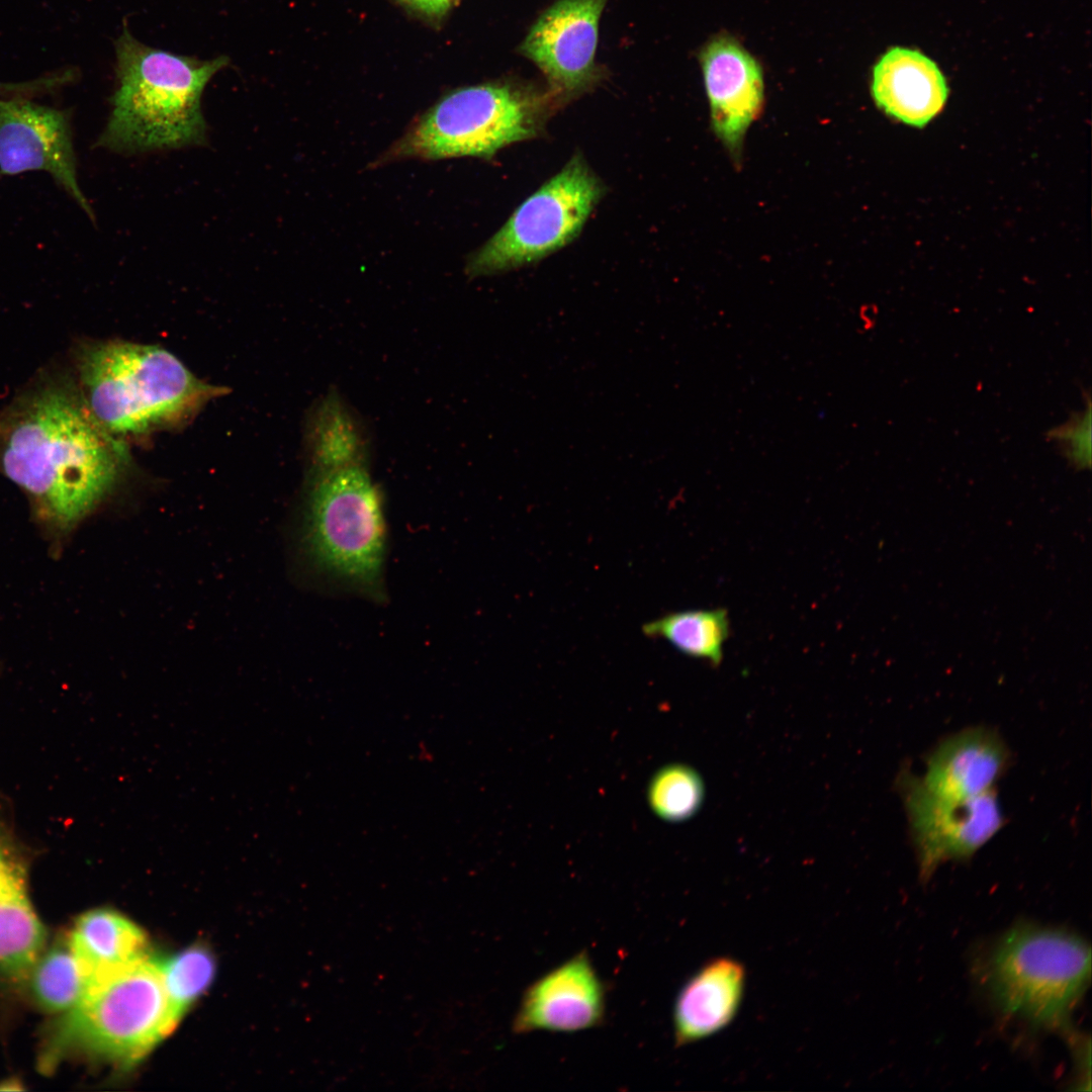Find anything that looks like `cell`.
<instances>
[{
    "mask_svg": "<svg viewBox=\"0 0 1092 1092\" xmlns=\"http://www.w3.org/2000/svg\"><path fill=\"white\" fill-rule=\"evenodd\" d=\"M642 631L649 638L665 640L687 656L718 666L729 638L730 620L722 608L686 610L649 621Z\"/></svg>",
    "mask_w": 1092,
    "mask_h": 1092,
    "instance_id": "obj_19",
    "label": "cell"
},
{
    "mask_svg": "<svg viewBox=\"0 0 1092 1092\" xmlns=\"http://www.w3.org/2000/svg\"><path fill=\"white\" fill-rule=\"evenodd\" d=\"M46 172L94 221L78 181L71 113L32 98L0 97V177Z\"/></svg>",
    "mask_w": 1092,
    "mask_h": 1092,
    "instance_id": "obj_10",
    "label": "cell"
},
{
    "mask_svg": "<svg viewBox=\"0 0 1092 1092\" xmlns=\"http://www.w3.org/2000/svg\"><path fill=\"white\" fill-rule=\"evenodd\" d=\"M367 461L309 466L302 546L317 573L381 599L386 524L382 495Z\"/></svg>",
    "mask_w": 1092,
    "mask_h": 1092,
    "instance_id": "obj_4",
    "label": "cell"
},
{
    "mask_svg": "<svg viewBox=\"0 0 1092 1092\" xmlns=\"http://www.w3.org/2000/svg\"><path fill=\"white\" fill-rule=\"evenodd\" d=\"M878 107L907 125L922 128L944 107L946 80L934 61L918 51L888 50L876 63L871 85Z\"/></svg>",
    "mask_w": 1092,
    "mask_h": 1092,
    "instance_id": "obj_15",
    "label": "cell"
},
{
    "mask_svg": "<svg viewBox=\"0 0 1092 1092\" xmlns=\"http://www.w3.org/2000/svg\"><path fill=\"white\" fill-rule=\"evenodd\" d=\"M1048 437L1058 443L1061 452L1077 469L1091 465V404L1074 414L1065 424L1050 430Z\"/></svg>",
    "mask_w": 1092,
    "mask_h": 1092,
    "instance_id": "obj_23",
    "label": "cell"
},
{
    "mask_svg": "<svg viewBox=\"0 0 1092 1092\" xmlns=\"http://www.w3.org/2000/svg\"><path fill=\"white\" fill-rule=\"evenodd\" d=\"M712 127L723 145L738 154L763 101L762 72L737 41L718 37L701 54Z\"/></svg>",
    "mask_w": 1092,
    "mask_h": 1092,
    "instance_id": "obj_13",
    "label": "cell"
},
{
    "mask_svg": "<svg viewBox=\"0 0 1092 1092\" xmlns=\"http://www.w3.org/2000/svg\"><path fill=\"white\" fill-rule=\"evenodd\" d=\"M46 943V930L27 893L26 870L0 832V975L14 982L28 979Z\"/></svg>",
    "mask_w": 1092,
    "mask_h": 1092,
    "instance_id": "obj_17",
    "label": "cell"
},
{
    "mask_svg": "<svg viewBox=\"0 0 1092 1092\" xmlns=\"http://www.w3.org/2000/svg\"><path fill=\"white\" fill-rule=\"evenodd\" d=\"M544 97L508 83L453 90L421 115L375 164L415 158H492L504 147L539 136Z\"/></svg>",
    "mask_w": 1092,
    "mask_h": 1092,
    "instance_id": "obj_7",
    "label": "cell"
},
{
    "mask_svg": "<svg viewBox=\"0 0 1092 1092\" xmlns=\"http://www.w3.org/2000/svg\"><path fill=\"white\" fill-rule=\"evenodd\" d=\"M158 966L166 993L180 1017L209 986L215 971L212 954L202 945L191 946Z\"/></svg>",
    "mask_w": 1092,
    "mask_h": 1092,
    "instance_id": "obj_22",
    "label": "cell"
},
{
    "mask_svg": "<svg viewBox=\"0 0 1092 1092\" xmlns=\"http://www.w3.org/2000/svg\"><path fill=\"white\" fill-rule=\"evenodd\" d=\"M118 86L95 147L134 154L202 145L201 96L224 57L199 60L148 47L124 31L116 43Z\"/></svg>",
    "mask_w": 1092,
    "mask_h": 1092,
    "instance_id": "obj_2",
    "label": "cell"
},
{
    "mask_svg": "<svg viewBox=\"0 0 1092 1092\" xmlns=\"http://www.w3.org/2000/svg\"><path fill=\"white\" fill-rule=\"evenodd\" d=\"M410 7L429 16H442L451 7L452 0H401Z\"/></svg>",
    "mask_w": 1092,
    "mask_h": 1092,
    "instance_id": "obj_24",
    "label": "cell"
},
{
    "mask_svg": "<svg viewBox=\"0 0 1092 1092\" xmlns=\"http://www.w3.org/2000/svg\"><path fill=\"white\" fill-rule=\"evenodd\" d=\"M179 1018L158 963L148 957L88 985L59 1022L47 1057L55 1061L79 1051L129 1065L169 1034Z\"/></svg>",
    "mask_w": 1092,
    "mask_h": 1092,
    "instance_id": "obj_6",
    "label": "cell"
},
{
    "mask_svg": "<svg viewBox=\"0 0 1092 1092\" xmlns=\"http://www.w3.org/2000/svg\"><path fill=\"white\" fill-rule=\"evenodd\" d=\"M12 413L1 434L3 472L53 523L72 527L124 475V441L96 421L81 394L63 385L36 389Z\"/></svg>",
    "mask_w": 1092,
    "mask_h": 1092,
    "instance_id": "obj_1",
    "label": "cell"
},
{
    "mask_svg": "<svg viewBox=\"0 0 1092 1092\" xmlns=\"http://www.w3.org/2000/svg\"><path fill=\"white\" fill-rule=\"evenodd\" d=\"M704 782L693 767L672 763L660 768L648 787V802L655 815L668 822L693 817L702 807Z\"/></svg>",
    "mask_w": 1092,
    "mask_h": 1092,
    "instance_id": "obj_21",
    "label": "cell"
},
{
    "mask_svg": "<svg viewBox=\"0 0 1092 1092\" xmlns=\"http://www.w3.org/2000/svg\"><path fill=\"white\" fill-rule=\"evenodd\" d=\"M975 972L996 1008L1034 1030L1070 1029L1091 978V949L1080 936L1017 923L979 957Z\"/></svg>",
    "mask_w": 1092,
    "mask_h": 1092,
    "instance_id": "obj_5",
    "label": "cell"
},
{
    "mask_svg": "<svg viewBox=\"0 0 1092 1092\" xmlns=\"http://www.w3.org/2000/svg\"><path fill=\"white\" fill-rule=\"evenodd\" d=\"M78 365L86 405L106 431L123 441L178 427L226 392L154 345L90 344L82 349Z\"/></svg>",
    "mask_w": 1092,
    "mask_h": 1092,
    "instance_id": "obj_3",
    "label": "cell"
},
{
    "mask_svg": "<svg viewBox=\"0 0 1092 1092\" xmlns=\"http://www.w3.org/2000/svg\"><path fill=\"white\" fill-rule=\"evenodd\" d=\"M85 988L146 958L144 931L123 915L94 909L81 915L68 939Z\"/></svg>",
    "mask_w": 1092,
    "mask_h": 1092,
    "instance_id": "obj_18",
    "label": "cell"
},
{
    "mask_svg": "<svg viewBox=\"0 0 1092 1092\" xmlns=\"http://www.w3.org/2000/svg\"><path fill=\"white\" fill-rule=\"evenodd\" d=\"M897 785L923 882L943 862L971 857L1003 826L994 789L972 798L942 797L929 791L909 768L900 771Z\"/></svg>",
    "mask_w": 1092,
    "mask_h": 1092,
    "instance_id": "obj_9",
    "label": "cell"
},
{
    "mask_svg": "<svg viewBox=\"0 0 1092 1092\" xmlns=\"http://www.w3.org/2000/svg\"><path fill=\"white\" fill-rule=\"evenodd\" d=\"M37 1002L49 1011H69L85 991V981L68 940L38 958L28 977Z\"/></svg>",
    "mask_w": 1092,
    "mask_h": 1092,
    "instance_id": "obj_20",
    "label": "cell"
},
{
    "mask_svg": "<svg viewBox=\"0 0 1092 1092\" xmlns=\"http://www.w3.org/2000/svg\"><path fill=\"white\" fill-rule=\"evenodd\" d=\"M745 970L741 963L720 957L704 964L679 990L672 1025L677 1046L716 1034L735 1018L742 1002Z\"/></svg>",
    "mask_w": 1092,
    "mask_h": 1092,
    "instance_id": "obj_16",
    "label": "cell"
},
{
    "mask_svg": "<svg viewBox=\"0 0 1092 1092\" xmlns=\"http://www.w3.org/2000/svg\"><path fill=\"white\" fill-rule=\"evenodd\" d=\"M606 990L588 954L580 951L535 980L513 1019L517 1034L575 1032L605 1019Z\"/></svg>",
    "mask_w": 1092,
    "mask_h": 1092,
    "instance_id": "obj_12",
    "label": "cell"
},
{
    "mask_svg": "<svg viewBox=\"0 0 1092 1092\" xmlns=\"http://www.w3.org/2000/svg\"><path fill=\"white\" fill-rule=\"evenodd\" d=\"M606 192L580 154L530 195L466 263L470 277L540 261L572 242Z\"/></svg>",
    "mask_w": 1092,
    "mask_h": 1092,
    "instance_id": "obj_8",
    "label": "cell"
},
{
    "mask_svg": "<svg viewBox=\"0 0 1092 1092\" xmlns=\"http://www.w3.org/2000/svg\"><path fill=\"white\" fill-rule=\"evenodd\" d=\"M1010 761V752L993 729L975 727L943 739L928 755L921 778L932 793L972 798L994 789Z\"/></svg>",
    "mask_w": 1092,
    "mask_h": 1092,
    "instance_id": "obj_14",
    "label": "cell"
},
{
    "mask_svg": "<svg viewBox=\"0 0 1092 1092\" xmlns=\"http://www.w3.org/2000/svg\"><path fill=\"white\" fill-rule=\"evenodd\" d=\"M607 1H556L536 20L520 47L561 97L579 95L598 79L599 21Z\"/></svg>",
    "mask_w": 1092,
    "mask_h": 1092,
    "instance_id": "obj_11",
    "label": "cell"
},
{
    "mask_svg": "<svg viewBox=\"0 0 1092 1092\" xmlns=\"http://www.w3.org/2000/svg\"><path fill=\"white\" fill-rule=\"evenodd\" d=\"M31 81L5 82L0 81V97H27L32 93Z\"/></svg>",
    "mask_w": 1092,
    "mask_h": 1092,
    "instance_id": "obj_25",
    "label": "cell"
}]
</instances>
